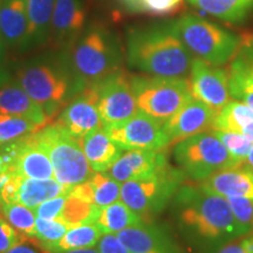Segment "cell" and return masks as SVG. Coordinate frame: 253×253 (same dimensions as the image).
<instances>
[{"label":"cell","instance_id":"obj_1","mask_svg":"<svg viewBox=\"0 0 253 253\" xmlns=\"http://www.w3.org/2000/svg\"><path fill=\"white\" fill-rule=\"evenodd\" d=\"M170 209L183 242L197 253H217L242 237L227 199L199 183H184Z\"/></svg>","mask_w":253,"mask_h":253},{"label":"cell","instance_id":"obj_2","mask_svg":"<svg viewBox=\"0 0 253 253\" xmlns=\"http://www.w3.org/2000/svg\"><path fill=\"white\" fill-rule=\"evenodd\" d=\"M126 59L129 67L151 77L186 78L195 58L171 21L129 30Z\"/></svg>","mask_w":253,"mask_h":253},{"label":"cell","instance_id":"obj_3","mask_svg":"<svg viewBox=\"0 0 253 253\" xmlns=\"http://www.w3.org/2000/svg\"><path fill=\"white\" fill-rule=\"evenodd\" d=\"M15 80L52 121L84 89L73 72L65 49L25 60L17 69Z\"/></svg>","mask_w":253,"mask_h":253},{"label":"cell","instance_id":"obj_4","mask_svg":"<svg viewBox=\"0 0 253 253\" xmlns=\"http://www.w3.org/2000/svg\"><path fill=\"white\" fill-rule=\"evenodd\" d=\"M75 77L86 88L122 68V43L116 34L100 24L86 27L75 42L65 49Z\"/></svg>","mask_w":253,"mask_h":253},{"label":"cell","instance_id":"obj_5","mask_svg":"<svg viewBox=\"0 0 253 253\" xmlns=\"http://www.w3.org/2000/svg\"><path fill=\"white\" fill-rule=\"evenodd\" d=\"M173 26L194 58L217 67L232 61L243 43L242 37L196 14H184Z\"/></svg>","mask_w":253,"mask_h":253},{"label":"cell","instance_id":"obj_6","mask_svg":"<svg viewBox=\"0 0 253 253\" xmlns=\"http://www.w3.org/2000/svg\"><path fill=\"white\" fill-rule=\"evenodd\" d=\"M185 175L178 168L167 166L149 177L121 183V201L145 221H153L169 207Z\"/></svg>","mask_w":253,"mask_h":253},{"label":"cell","instance_id":"obj_7","mask_svg":"<svg viewBox=\"0 0 253 253\" xmlns=\"http://www.w3.org/2000/svg\"><path fill=\"white\" fill-rule=\"evenodd\" d=\"M36 140L48 155L54 170V178L67 188L90 179L93 168L82 149L81 138L75 137L65 129L50 123L37 131Z\"/></svg>","mask_w":253,"mask_h":253},{"label":"cell","instance_id":"obj_8","mask_svg":"<svg viewBox=\"0 0 253 253\" xmlns=\"http://www.w3.org/2000/svg\"><path fill=\"white\" fill-rule=\"evenodd\" d=\"M173 158L186 178L196 183L205 181L220 170L242 164L229 153L213 130L199 132L176 143Z\"/></svg>","mask_w":253,"mask_h":253},{"label":"cell","instance_id":"obj_9","mask_svg":"<svg viewBox=\"0 0 253 253\" xmlns=\"http://www.w3.org/2000/svg\"><path fill=\"white\" fill-rule=\"evenodd\" d=\"M131 84L138 110L162 125L194 97L186 78L132 75Z\"/></svg>","mask_w":253,"mask_h":253},{"label":"cell","instance_id":"obj_10","mask_svg":"<svg viewBox=\"0 0 253 253\" xmlns=\"http://www.w3.org/2000/svg\"><path fill=\"white\" fill-rule=\"evenodd\" d=\"M89 86L96 95V106L104 126L121 125L138 112L131 77L125 69L120 68Z\"/></svg>","mask_w":253,"mask_h":253},{"label":"cell","instance_id":"obj_11","mask_svg":"<svg viewBox=\"0 0 253 253\" xmlns=\"http://www.w3.org/2000/svg\"><path fill=\"white\" fill-rule=\"evenodd\" d=\"M103 128L122 149L164 150L170 145L162 123L141 110L121 125Z\"/></svg>","mask_w":253,"mask_h":253},{"label":"cell","instance_id":"obj_12","mask_svg":"<svg viewBox=\"0 0 253 253\" xmlns=\"http://www.w3.org/2000/svg\"><path fill=\"white\" fill-rule=\"evenodd\" d=\"M191 94L218 113L231 100L229 71L195 58L189 74Z\"/></svg>","mask_w":253,"mask_h":253},{"label":"cell","instance_id":"obj_13","mask_svg":"<svg viewBox=\"0 0 253 253\" xmlns=\"http://www.w3.org/2000/svg\"><path fill=\"white\" fill-rule=\"evenodd\" d=\"M130 253H188L171 232L155 221H143L119 232Z\"/></svg>","mask_w":253,"mask_h":253},{"label":"cell","instance_id":"obj_14","mask_svg":"<svg viewBox=\"0 0 253 253\" xmlns=\"http://www.w3.org/2000/svg\"><path fill=\"white\" fill-rule=\"evenodd\" d=\"M55 123L78 138L84 137L89 132L103 128L93 88L88 86L73 97L71 102L59 114Z\"/></svg>","mask_w":253,"mask_h":253},{"label":"cell","instance_id":"obj_15","mask_svg":"<svg viewBox=\"0 0 253 253\" xmlns=\"http://www.w3.org/2000/svg\"><path fill=\"white\" fill-rule=\"evenodd\" d=\"M217 113L195 97L163 125L170 144H176L199 132L212 130Z\"/></svg>","mask_w":253,"mask_h":253},{"label":"cell","instance_id":"obj_16","mask_svg":"<svg viewBox=\"0 0 253 253\" xmlns=\"http://www.w3.org/2000/svg\"><path fill=\"white\" fill-rule=\"evenodd\" d=\"M169 166L164 150L125 149L107 171L119 183L149 177Z\"/></svg>","mask_w":253,"mask_h":253},{"label":"cell","instance_id":"obj_17","mask_svg":"<svg viewBox=\"0 0 253 253\" xmlns=\"http://www.w3.org/2000/svg\"><path fill=\"white\" fill-rule=\"evenodd\" d=\"M86 20L87 12L82 0H55L50 39L60 49H68L84 32Z\"/></svg>","mask_w":253,"mask_h":253},{"label":"cell","instance_id":"obj_18","mask_svg":"<svg viewBox=\"0 0 253 253\" xmlns=\"http://www.w3.org/2000/svg\"><path fill=\"white\" fill-rule=\"evenodd\" d=\"M34 134L20 138V148H19L17 160L9 173L21 178H54L52 162L46 151L37 142Z\"/></svg>","mask_w":253,"mask_h":253},{"label":"cell","instance_id":"obj_19","mask_svg":"<svg viewBox=\"0 0 253 253\" xmlns=\"http://www.w3.org/2000/svg\"><path fill=\"white\" fill-rule=\"evenodd\" d=\"M0 114L20 116L41 126H46L53 122L42 107L32 99L13 79L0 88Z\"/></svg>","mask_w":253,"mask_h":253},{"label":"cell","instance_id":"obj_20","mask_svg":"<svg viewBox=\"0 0 253 253\" xmlns=\"http://www.w3.org/2000/svg\"><path fill=\"white\" fill-rule=\"evenodd\" d=\"M199 184L224 198H253V170L245 164H240L220 170Z\"/></svg>","mask_w":253,"mask_h":253},{"label":"cell","instance_id":"obj_21","mask_svg":"<svg viewBox=\"0 0 253 253\" xmlns=\"http://www.w3.org/2000/svg\"><path fill=\"white\" fill-rule=\"evenodd\" d=\"M28 27L27 0L0 1V41L6 48L23 49Z\"/></svg>","mask_w":253,"mask_h":253},{"label":"cell","instance_id":"obj_22","mask_svg":"<svg viewBox=\"0 0 253 253\" xmlns=\"http://www.w3.org/2000/svg\"><path fill=\"white\" fill-rule=\"evenodd\" d=\"M55 0H27L28 27L23 52L43 46L50 39Z\"/></svg>","mask_w":253,"mask_h":253},{"label":"cell","instance_id":"obj_23","mask_svg":"<svg viewBox=\"0 0 253 253\" xmlns=\"http://www.w3.org/2000/svg\"><path fill=\"white\" fill-rule=\"evenodd\" d=\"M81 144L94 171H107L125 150L110 137L104 128L82 137Z\"/></svg>","mask_w":253,"mask_h":253},{"label":"cell","instance_id":"obj_24","mask_svg":"<svg viewBox=\"0 0 253 253\" xmlns=\"http://www.w3.org/2000/svg\"><path fill=\"white\" fill-rule=\"evenodd\" d=\"M189 4L221 23L238 26L253 17V0H188Z\"/></svg>","mask_w":253,"mask_h":253},{"label":"cell","instance_id":"obj_25","mask_svg":"<svg viewBox=\"0 0 253 253\" xmlns=\"http://www.w3.org/2000/svg\"><path fill=\"white\" fill-rule=\"evenodd\" d=\"M67 186L59 183L55 178L32 179L20 177L17 203H21L34 210L45 201L61 195H67Z\"/></svg>","mask_w":253,"mask_h":253},{"label":"cell","instance_id":"obj_26","mask_svg":"<svg viewBox=\"0 0 253 253\" xmlns=\"http://www.w3.org/2000/svg\"><path fill=\"white\" fill-rule=\"evenodd\" d=\"M212 130L236 131L253 141V110L238 100H230L217 113Z\"/></svg>","mask_w":253,"mask_h":253},{"label":"cell","instance_id":"obj_27","mask_svg":"<svg viewBox=\"0 0 253 253\" xmlns=\"http://www.w3.org/2000/svg\"><path fill=\"white\" fill-rule=\"evenodd\" d=\"M142 218L135 213L122 201L101 208L95 219V225L99 227L102 235H118L128 227L143 223Z\"/></svg>","mask_w":253,"mask_h":253},{"label":"cell","instance_id":"obj_28","mask_svg":"<svg viewBox=\"0 0 253 253\" xmlns=\"http://www.w3.org/2000/svg\"><path fill=\"white\" fill-rule=\"evenodd\" d=\"M101 237H102V232L95 225V223L79 224V225L69 227L66 235L54 246L52 253L95 248L99 244Z\"/></svg>","mask_w":253,"mask_h":253},{"label":"cell","instance_id":"obj_29","mask_svg":"<svg viewBox=\"0 0 253 253\" xmlns=\"http://www.w3.org/2000/svg\"><path fill=\"white\" fill-rule=\"evenodd\" d=\"M0 213L27 239V242H34L37 216L33 209L21 203H8L0 205Z\"/></svg>","mask_w":253,"mask_h":253},{"label":"cell","instance_id":"obj_30","mask_svg":"<svg viewBox=\"0 0 253 253\" xmlns=\"http://www.w3.org/2000/svg\"><path fill=\"white\" fill-rule=\"evenodd\" d=\"M100 209L101 208L91 203V202L67 195L58 221H61L69 227L79 225V224L95 223V219L100 212Z\"/></svg>","mask_w":253,"mask_h":253},{"label":"cell","instance_id":"obj_31","mask_svg":"<svg viewBox=\"0 0 253 253\" xmlns=\"http://www.w3.org/2000/svg\"><path fill=\"white\" fill-rule=\"evenodd\" d=\"M42 128L45 126H41L25 118L0 114V145L34 134Z\"/></svg>","mask_w":253,"mask_h":253},{"label":"cell","instance_id":"obj_32","mask_svg":"<svg viewBox=\"0 0 253 253\" xmlns=\"http://www.w3.org/2000/svg\"><path fill=\"white\" fill-rule=\"evenodd\" d=\"M94 188V204L104 208L121 199V183L104 171H95L90 177Z\"/></svg>","mask_w":253,"mask_h":253},{"label":"cell","instance_id":"obj_33","mask_svg":"<svg viewBox=\"0 0 253 253\" xmlns=\"http://www.w3.org/2000/svg\"><path fill=\"white\" fill-rule=\"evenodd\" d=\"M69 229L68 225L58 220H48L37 217L36 221V239L33 244L43 251L52 253L54 246L60 242V239L66 235Z\"/></svg>","mask_w":253,"mask_h":253},{"label":"cell","instance_id":"obj_34","mask_svg":"<svg viewBox=\"0 0 253 253\" xmlns=\"http://www.w3.org/2000/svg\"><path fill=\"white\" fill-rule=\"evenodd\" d=\"M227 71L230 78L253 87V40L243 41Z\"/></svg>","mask_w":253,"mask_h":253},{"label":"cell","instance_id":"obj_35","mask_svg":"<svg viewBox=\"0 0 253 253\" xmlns=\"http://www.w3.org/2000/svg\"><path fill=\"white\" fill-rule=\"evenodd\" d=\"M226 199L230 204L240 236L251 235L253 233V198L229 197Z\"/></svg>","mask_w":253,"mask_h":253},{"label":"cell","instance_id":"obj_36","mask_svg":"<svg viewBox=\"0 0 253 253\" xmlns=\"http://www.w3.org/2000/svg\"><path fill=\"white\" fill-rule=\"evenodd\" d=\"M225 145L229 153L238 161L239 163H244L246 156L253 147V141L244 134L236 131H225V130H213Z\"/></svg>","mask_w":253,"mask_h":253},{"label":"cell","instance_id":"obj_37","mask_svg":"<svg viewBox=\"0 0 253 253\" xmlns=\"http://www.w3.org/2000/svg\"><path fill=\"white\" fill-rule=\"evenodd\" d=\"M26 240L27 239L0 213V253H6L19 243L26 242Z\"/></svg>","mask_w":253,"mask_h":253},{"label":"cell","instance_id":"obj_38","mask_svg":"<svg viewBox=\"0 0 253 253\" xmlns=\"http://www.w3.org/2000/svg\"><path fill=\"white\" fill-rule=\"evenodd\" d=\"M66 198H67V195H61L58 196V197L50 198L48 201H45L43 203L38 205L34 209L36 216L43 218V219L58 220L63 209V205H65Z\"/></svg>","mask_w":253,"mask_h":253},{"label":"cell","instance_id":"obj_39","mask_svg":"<svg viewBox=\"0 0 253 253\" xmlns=\"http://www.w3.org/2000/svg\"><path fill=\"white\" fill-rule=\"evenodd\" d=\"M229 89L232 99L242 101L253 110V87L229 77Z\"/></svg>","mask_w":253,"mask_h":253},{"label":"cell","instance_id":"obj_40","mask_svg":"<svg viewBox=\"0 0 253 253\" xmlns=\"http://www.w3.org/2000/svg\"><path fill=\"white\" fill-rule=\"evenodd\" d=\"M97 250L100 253H130L116 235H103L97 244Z\"/></svg>","mask_w":253,"mask_h":253},{"label":"cell","instance_id":"obj_41","mask_svg":"<svg viewBox=\"0 0 253 253\" xmlns=\"http://www.w3.org/2000/svg\"><path fill=\"white\" fill-rule=\"evenodd\" d=\"M217 253H253V233L233 240Z\"/></svg>","mask_w":253,"mask_h":253},{"label":"cell","instance_id":"obj_42","mask_svg":"<svg viewBox=\"0 0 253 253\" xmlns=\"http://www.w3.org/2000/svg\"><path fill=\"white\" fill-rule=\"evenodd\" d=\"M67 195L94 203V188H93V184H91L90 179H88V181L84 183H80V184L73 185L71 188H68Z\"/></svg>","mask_w":253,"mask_h":253},{"label":"cell","instance_id":"obj_43","mask_svg":"<svg viewBox=\"0 0 253 253\" xmlns=\"http://www.w3.org/2000/svg\"><path fill=\"white\" fill-rule=\"evenodd\" d=\"M6 253H43V252L39 251L33 243H32V244H28L26 240V242L19 243L18 245H15L14 248H12Z\"/></svg>","mask_w":253,"mask_h":253},{"label":"cell","instance_id":"obj_44","mask_svg":"<svg viewBox=\"0 0 253 253\" xmlns=\"http://www.w3.org/2000/svg\"><path fill=\"white\" fill-rule=\"evenodd\" d=\"M11 80H12L11 73H9L4 66L0 65V88L4 87L5 84Z\"/></svg>","mask_w":253,"mask_h":253},{"label":"cell","instance_id":"obj_45","mask_svg":"<svg viewBox=\"0 0 253 253\" xmlns=\"http://www.w3.org/2000/svg\"><path fill=\"white\" fill-rule=\"evenodd\" d=\"M55 253H100L97 248H89V249H80V250H69V251L55 252Z\"/></svg>","mask_w":253,"mask_h":253},{"label":"cell","instance_id":"obj_46","mask_svg":"<svg viewBox=\"0 0 253 253\" xmlns=\"http://www.w3.org/2000/svg\"><path fill=\"white\" fill-rule=\"evenodd\" d=\"M12 177H13V176H12L9 172L0 171V191H1L6 183H7L9 179L12 178Z\"/></svg>","mask_w":253,"mask_h":253},{"label":"cell","instance_id":"obj_47","mask_svg":"<svg viewBox=\"0 0 253 253\" xmlns=\"http://www.w3.org/2000/svg\"><path fill=\"white\" fill-rule=\"evenodd\" d=\"M243 164H245L246 167H249L250 169L253 170V147L251 148V150H250V153L248 156H246L244 163Z\"/></svg>","mask_w":253,"mask_h":253},{"label":"cell","instance_id":"obj_48","mask_svg":"<svg viewBox=\"0 0 253 253\" xmlns=\"http://www.w3.org/2000/svg\"><path fill=\"white\" fill-rule=\"evenodd\" d=\"M5 54H6V47L4 46V43L0 41V65H2V62H4Z\"/></svg>","mask_w":253,"mask_h":253},{"label":"cell","instance_id":"obj_49","mask_svg":"<svg viewBox=\"0 0 253 253\" xmlns=\"http://www.w3.org/2000/svg\"><path fill=\"white\" fill-rule=\"evenodd\" d=\"M122 1L125 2V5L126 6V7L130 8V11H131V8L134 7V5L137 2V0H122Z\"/></svg>","mask_w":253,"mask_h":253},{"label":"cell","instance_id":"obj_50","mask_svg":"<svg viewBox=\"0 0 253 253\" xmlns=\"http://www.w3.org/2000/svg\"><path fill=\"white\" fill-rule=\"evenodd\" d=\"M0 1H1V0H0Z\"/></svg>","mask_w":253,"mask_h":253}]
</instances>
